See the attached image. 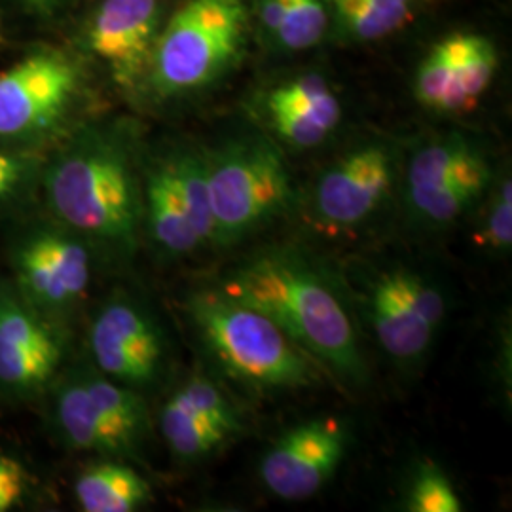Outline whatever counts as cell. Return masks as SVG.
<instances>
[{
    "label": "cell",
    "instance_id": "6da1fadb",
    "mask_svg": "<svg viewBox=\"0 0 512 512\" xmlns=\"http://www.w3.org/2000/svg\"><path fill=\"white\" fill-rule=\"evenodd\" d=\"M46 215L103 255L135 253L143 228V184L128 139L110 128L73 131L40 173Z\"/></svg>",
    "mask_w": 512,
    "mask_h": 512
},
{
    "label": "cell",
    "instance_id": "7a4b0ae2",
    "mask_svg": "<svg viewBox=\"0 0 512 512\" xmlns=\"http://www.w3.org/2000/svg\"><path fill=\"white\" fill-rule=\"evenodd\" d=\"M222 293L262 311L319 365L348 380L363 376L357 332L340 296L310 266L262 255L230 275Z\"/></svg>",
    "mask_w": 512,
    "mask_h": 512
},
{
    "label": "cell",
    "instance_id": "3957f363",
    "mask_svg": "<svg viewBox=\"0 0 512 512\" xmlns=\"http://www.w3.org/2000/svg\"><path fill=\"white\" fill-rule=\"evenodd\" d=\"M188 311L224 372L256 391H296L319 380L317 363L262 311L222 293L196 294Z\"/></svg>",
    "mask_w": 512,
    "mask_h": 512
},
{
    "label": "cell",
    "instance_id": "277c9868",
    "mask_svg": "<svg viewBox=\"0 0 512 512\" xmlns=\"http://www.w3.org/2000/svg\"><path fill=\"white\" fill-rule=\"evenodd\" d=\"M249 14L243 0H186L158 33L147 76L160 97L215 84L239 59Z\"/></svg>",
    "mask_w": 512,
    "mask_h": 512
},
{
    "label": "cell",
    "instance_id": "5b68a950",
    "mask_svg": "<svg viewBox=\"0 0 512 512\" xmlns=\"http://www.w3.org/2000/svg\"><path fill=\"white\" fill-rule=\"evenodd\" d=\"M84 80L73 59L44 48L0 73V148L44 154L73 133Z\"/></svg>",
    "mask_w": 512,
    "mask_h": 512
},
{
    "label": "cell",
    "instance_id": "8992f818",
    "mask_svg": "<svg viewBox=\"0 0 512 512\" xmlns=\"http://www.w3.org/2000/svg\"><path fill=\"white\" fill-rule=\"evenodd\" d=\"M213 209V241L232 245L275 219L291 202L281 152L262 137L238 139L205 158Z\"/></svg>",
    "mask_w": 512,
    "mask_h": 512
},
{
    "label": "cell",
    "instance_id": "52a82bcc",
    "mask_svg": "<svg viewBox=\"0 0 512 512\" xmlns=\"http://www.w3.org/2000/svg\"><path fill=\"white\" fill-rule=\"evenodd\" d=\"M10 264L19 293L61 325L88 294L93 249L46 215L19 228L10 243Z\"/></svg>",
    "mask_w": 512,
    "mask_h": 512
},
{
    "label": "cell",
    "instance_id": "ba28073f",
    "mask_svg": "<svg viewBox=\"0 0 512 512\" xmlns=\"http://www.w3.org/2000/svg\"><path fill=\"white\" fill-rule=\"evenodd\" d=\"M63 327L37 310L12 281H0V395L33 401L59 376Z\"/></svg>",
    "mask_w": 512,
    "mask_h": 512
},
{
    "label": "cell",
    "instance_id": "9c48e42d",
    "mask_svg": "<svg viewBox=\"0 0 512 512\" xmlns=\"http://www.w3.org/2000/svg\"><path fill=\"white\" fill-rule=\"evenodd\" d=\"M93 368L137 391L156 384L165 365V336L154 315L129 296L107 300L90 323Z\"/></svg>",
    "mask_w": 512,
    "mask_h": 512
},
{
    "label": "cell",
    "instance_id": "30bf717a",
    "mask_svg": "<svg viewBox=\"0 0 512 512\" xmlns=\"http://www.w3.org/2000/svg\"><path fill=\"white\" fill-rule=\"evenodd\" d=\"M348 435L332 418L300 423L275 440L260 463V478L272 494L300 501L317 494L346 454Z\"/></svg>",
    "mask_w": 512,
    "mask_h": 512
},
{
    "label": "cell",
    "instance_id": "8fae6325",
    "mask_svg": "<svg viewBox=\"0 0 512 512\" xmlns=\"http://www.w3.org/2000/svg\"><path fill=\"white\" fill-rule=\"evenodd\" d=\"M446 304L435 285L414 272L382 275L370 300V319L380 346L395 359L420 357L440 327Z\"/></svg>",
    "mask_w": 512,
    "mask_h": 512
},
{
    "label": "cell",
    "instance_id": "7c38bea8",
    "mask_svg": "<svg viewBox=\"0 0 512 512\" xmlns=\"http://www.w3.org/2000/svg\"><path fill=\"white\" fill-rule=\"evenodd\" d=\"M160 27V0H103L90 27V48L122 86L147 76Z\"/></svg>",
    "mask_w": 512,
    "mask_h": 512
},
{
    "label": "cell",
    "instance_id": "4fadbf2b",
    "mask_svg": "<svg viewBox=\"0 0 512 512\" xmlns=\"http://www.w3.org/2000/svg\"><path fill=\"white\" fill-rule=\"evenodd\" d=\"M391 156L384 147H365L332 165L315 188V211L332 226L365 220L391 186Z\"/></svg>",
    "mask_w": 512,
    "mask_h": 512
},
{
    "label": "cell",
    "instance_id": "5bb4252c",
    "mask_svg": "<svg viewBox=\"0 0 512 512\" xmlns=\"http://www.w3.org/2000/svg\"><path fill=\"white\" fill-rule=\"evenodd\" d=\"M264 109L275 133L289 145L310 148L323 143L338 126L342 107L319 74H302L266 95Z\"/></svg>",
    "mask_w": 512,
    "mask_h": 512
},
{
    "label": "cell",
    "instance_id": "9a60e30c",
    "mask_svg": "<svg viewBox=\"0 0 512 512\" xmlns=\"http://www.w3.org/2000/svg\"><path fill=\"white\" fill-rule=\"evenodd\" d=\"M48 391L52 393V423L63 444L76 452L107 458L128 456L122 442L95 410L80 370L59 374Z\"/></svg>",
    "mask_w": 512,
    "mask_h": 512
},
{
    "label": "cell",
    "instance_id": "2e32d148",
    "mask_svg": "<svg viewBox=\"0 0 512 512\" xmlns=\"http://www.w3.org/2000/svg\"><path fill=\"white\" fill-rule=\"evenodd\" d=\"M143 228L167 256L190 255L202 245L186 215L167 162L150 169L143 183Z\"/></svg>",
    "mask_w": 512,
    "mask_h": 512
},
{
    "label": "cell",
    "instance_id": "e0dca14e",
    "mask_svg": "<svg viewBox=\"0 0 512 512\" xmlns=\"http://www.w3.org/2000/svg\"><path fill=\"white\" fill-rule=\"evenodd\" d=\"M74 497L82 511L133 512L152 499V488L133 467L109 458L88 465L78 475Z\"/></svg>",
    "mask_w": 512,
    "mask_h": 512
},
{
    "label": "cell",
    "instance_id": "ac0fdd59",
    "mask_svg": "<svg viewBox=\"0 0 512 512\" xmlns=\"http://www.w3.org/2000/svg\"><path fill=\"white\" fill-rule=\"evenodd\" d=\"M80 374L95 410L114 431L129 456L141 446L150 425L147 403L141 391L114 382L95 368L80 370Z\"/></svg>",
    "mask_w": 512,
    "mask_h": 512
},
{
    "label": "cell",
    "instance_id": "d6986e66",
    "mask_svg": "<svg viewBox=\"0 0 512 512\" xmlns=\"http://www.w3.org/2000/svg\"><path fill=\"white\" fill-rule=\"evenodd\" d=\"M330 16L353 40H378L406 27L421 0H327Z\"/></svg>",
    "mask_w": 512,
    "mask_h": 512
},
{
    "label": "cell",
    "instance_id": "ffe728a7",
    "mask_svg": "<svg viewBox=\"0 0 512 512\" xmlns=\"http://www.w3.org/2000/svg\"><path fill=\"white\" fill-rule=\"evenodd\" d=\"M454 67V112L475 109L497 71L494 44L482 35L456 33L448 37Z\"/></svg>",
    "mask_w": 512,
    "mask_h": 512
},
{
    "label": "cell",
    "instance_id": "44dd1931",
    "mask_svg": "<svg viewBox=\"0 0 512 512\" xmlns=\"http://www.w3.org/2000/svg\"><path fill=\"white\" fill-rule=\"evenodd\" d=\"M490 183V171L454 177L429 188H406L412 215L429 224H448L461 217L484 194Z\"/></svg>",
    "mask_w": 512,
    "mask_h": 512
},
{
    "label": "cell",
    "instance_id": "7402d4cb",
    "mask_svg": "<svg viewBox=\"0 0 512 512\" xmlns=\"http://www.w3.org/2000/svg\"><path fill=\"white\" fill-rule=\"evenodd\" d=\"M480 171H490L480 152L461 139H444L416 152L408 165L406 188H429Z\"/></svg>",
    "mask_w": 512,
    "mask_h": 512
},
{
    "label": "cell",
    "instance_id": "603a6c76",
    "mask_svg": "<svg viewBox=\"0 0 512 512\" xmlns=\"http://www.w3.org/2000/svg\"><path fill=\"white\" fill-rule=\"evenodd\" d=\"M160 431L169 450L179 459H200L215 452L224 437L203 421L179 393L171 395L160 412Z\"/></svg>",
    "mask_w": 512,
    "mask_h": 512
},
{
    "label": "cell",
    "instance_id": "cb8c5ba5",
    "mask_svg": "<svg viewBox=\"0 0 512 512\" xmlns=\"http://www.w3.org/2000/svg\"><path fill=\"white\" fill-rule=\"evenodd\" d=\"M169 165L171 177L181 196L186 215L192 222L198 238L213 241V209L211 194L207 183V164L205 158L198 154H177L165 160Z\"/></svg>",
    "mask_w": 512,
    "mask_h": 512
},
{
    "label": "cell",
    "instance_id": "d4e9b609",
    "mask_svg": "<svg viewBox=\"0 0 512 512\" xmlns=\"http://www.w3.org/2000/svg\"><path fill=\"white\" fill-rule=\"evenodd\" d=\"M46 156L37 152L0 148V219L16 215L31 198L38 184Z\"/></svg>",
    "mask_w": 512,
    "mask_h": 512
},
{
    "label": "cell",
    "instance_id": "484cf974",
    "mask_svg": "<svg viewBox=\"0 0 512 512\" xmlns=\"http://www.w3.org/2000/svg\"><path fill=\"white\" fill-rule=\"evenodd\" d=\"M327 0H285V12L275 40L291 52L315 46L329 27Z\"/></svg>",
    "mask_w": 512,
    "mask_h": 512
},
{
    "label": "cell",
    "instance_id": "4316f807",
    "mask_svg": "<svg viewBox=\"0 0 512 512\" xmlns=\"http://www.w3.org/2000/svg\"><path fill=\"white\" fill-rule=\"evenodd\" d=\"M416 97L427 109L454 112V67L448 37L423 59L416 76Z\"/></svg>",
    "mask_w": 512,
    "mask_h": 512
},
{
    "label": "cell",
    "instance_id": "83f0119b",
    "mask_svg": "<svg viewBox=\"0 0 512 512\" xmlns=\"http://www.w3.org/2000/svg\"><path fill=\"white\" fill-rule=\"evenodd\" d=\"M203 421L228 440L241 429V421L226 395L205 376H194L177 391Z\"/></svg>",
    "mask_w": 512,
    "mask_h": 512
},
{
    "label": "cell",
    "instance_id": "f1b7e54d",
    "mask_svg": "<svg viewBox=\"0 0 512 512\" xmlns=\"http://www.w3.org/2000/svg\"><path fill=\"white\" fill-rule=\"evenodd\" d=\"M408 509L414 512H459L463 505L448 476L435 465H423L412 484Z\"/></svg>",
    "mask_w": 512,
    "mask_h": 512
},
{
    "label": "cell",
    "instance_id": "f546056e",
    "mask_svg": "<svg viewBox=\"0 0 512 512\" xmlns=\"http://www.w3.org/2000/svg\"><path fill=\"white\" fill-rule=\"evenodd\" d=\"M476 241L484 247H492L497 251H509L512 245V190L511 181L499 184L492 209L482 226Z\"/></svg>",
    "mask_w": 512,
    "mask_h": 512
},
{
    "label": "cell",
    "instance_id": "4dcf8cb0",
    "mask_svg": "<svg viewBox=\"0 0 512 512\" xmlns=\"http://www.w3.org/2000/svg\"><path fill=\"white\" fill-rule=\"evenodd\" d=\"M29 490V473L12 456L0 454V512L12 511Z\"/></svg>",
    "mask_w": 512,
    "mask_h": 512
},
{
    "label": "cell",
    "instance_id": "1f68e13d",
    "mask_svg": "<svg viewBox=\"0 0 512 512\" xmlns=\"http://www.w3.org/2000/svg\"><path fill=\"white\" fill-rule=\"evenodd\" d=\"M283 12H285V0H260L258 16H260L264 29L274 37L281 27Z\"/></svg>",
    "mask_w": 512,
    "mask_h": 512
},
{
    "label": "cell",
    "instance_id": "d6a6232c",
    "mask_svg": "<svg viewBox=\"0 0 512 512\" xmlns=\"http://www.w3.org/2000/svg\"><path fill=\"white\" fill-rule=\"evenodd\" d=\"M27 10L40 14V16H50L55 10L63 4V0H19Z\"/></svg>",
    "mask_w": 512,
    "mask_h": 512
}]
</instances>
